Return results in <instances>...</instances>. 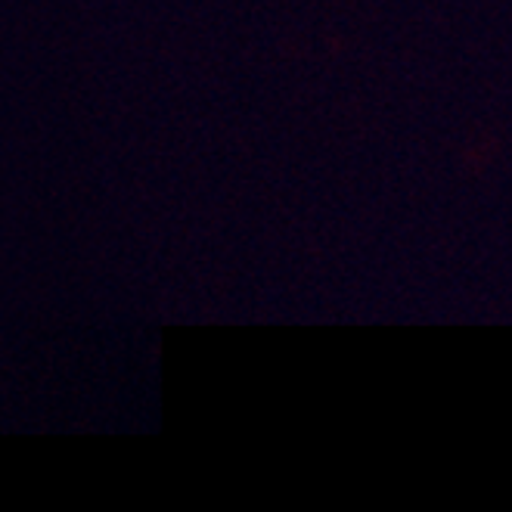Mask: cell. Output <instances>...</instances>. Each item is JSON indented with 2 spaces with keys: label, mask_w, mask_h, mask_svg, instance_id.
Listing matches in <instances>:
<instances>
[]
</instances>
